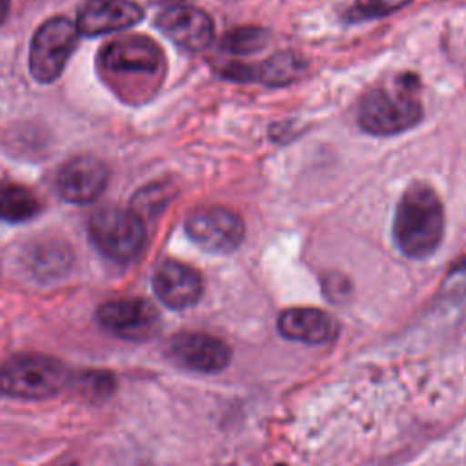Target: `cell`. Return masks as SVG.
<instances>
[{
	"label": "cell",
	"instance_id": "4",
	"mask_svg": "<svg viewBox=\"0 0 466 466\" xmlns=\"http://www.w3.org/2000/svg\"><path fill=\"white\" fill-rule=\"evenodd\" d=\"M89 237L106 257L129 262L144 248V218L133 209L104 208L91 217Z\"/></svg>",
	"mask_w": 466,
	"mask_h": 466
},
{
	"label": "cell",
	"instance_id": "11",
	"mask_svg": "<svg viewBox=\"0 0 466 466\" xmlns=\"http://www.w3.org/2000/svg\"><path fill=\"white\" fill-rule=\"evenodd\" d=\"M153 289L162 304L171 309L195 306L204 291L202 275L178 260H164L153 273Z\"/></svg>",
	"mask_w": 466,
	"mask_h": 466
},
{
	"label": "cell",
	"instance_id": "16",
	"mask_svg": "<svg viewBox=\"0 0 466 466\" xmlns=\"http://www.w3.org/2000/svg\"><path fill=\"white\" fill-rule=\"evenodd\" d=\"M24 262L27 271L40 279H58L71 266V253L66 244L58 240H42L27 246L24 253Z\"/></svg>",
	"mask_w": 466,
	"mask_h": 466
},
{
	"label": "cell",
	"instance_id": "15",
	"mask_svg": "<svg viewBox=\"0 0 466 466\" xmlns=\"http://www.w3.org/2000/svg\"><path fill=\"white\" fill-rule=\"evenodd\" d=\"M277 329L288 340L319 346L335 339L339 324L322 309L289 308L279 315Z\"/></svg>",
	"mask_w": 466,
	"mask_h": 466
},
{
	"label": "cell",
	"instance_id": "24",
	"mask_svg": "<svg viewBox=\"0 0 466 466\" xmlns=\"http://www.w3.org/2000/svg\"><path fill=\"white\" fill-rule=\"evenodd\" d=\"M158 4H164L166 7H171V5H180L184 0H157Z\"/></svg>",
	"mask_w": 466,
	"mask_h": 466
},
{
	"label": "cell",
	"instance_id": "13",
	"mask_svg": "<svg viewBox=\"0 0 466 466\" xmlns=\"http://www.w3.org/2000/svg\"><path fill=\"white\" fill-rule=\"evenodd\" d=\"M100 60L106 69L115 73H155L162 66V49L142 35L122 36L102 49Z\"/></svg>",
	"mask_w": 466,
	"mask_h": 466
},
{
	"label": "cell",
	"instance_id": "8",
	"mask_svg": "<svg viewBox=\"0 0 466 466\" xmlns=\"http://www.w3.org/2000/svg\"><path fill=\"white\" fill-rule=\"evenodd\" d=\"M167 353L178 366L198 373H218L231 360V348L222 339L200 331L177 333Z\"/></svg>",
	"mask_w": 466,
	"mask_h": 466
},
{
	"label": "cell",
	"instance_id": "7",
	"mask_svg": "<svg viewBox=\"0 0 466 466\" xmlns=\"http://www.w3.org/2000/svg\"><path fill=\"white\" fill-rule=\"evenodd\" d=\"M98 324L109 333L126 340L151 339L160 328V315L157 308L138 297L113 299L96 309Z\"/></svg>",
	"mask_w": 466,
	"mask_h": 466
},
{
	"label": "cell",
	"instance_id": "25",
	"mask_svg": "<svg viewBox=\"0 0 466 466\" xmlns=\"http://www.w3.org/2000/svg\"><path fill=\"white\" fill-rule=\"evenodd\" d=\"M58 466H76L75 462H66V464H58Z\"/></svg>",
	"mask_w": 466,
	"mask_h": 466
},
{
	"label": "cell",
	"instance_id": "20",
	"mask_svg": "<svg viewBox=\"0 0 466 466\" xmlns=\"http://www.w3.org/2000/svg\"><path fill=\"white\" fill-rule=\"evenodd\" d=\"M411 0H359L353 4L348 13L344 15L350 22H364V20H375L388 16L395 13L397 9L404 7Z\"/></svg>",
	"mask_w": 466,
	"mask_h": 466
},
{
	"label": "cell",
	"instance_id": "5",
	"mask_svg": "<svg viewBox=\"0 0 466 466\" xmlns=\"http://www.w3.org/2000/svg\"><path fill=\"white\" fill-rule=\"evenodd\" d=\"M76 24L66 16L49 18L33 35L29 47V71L35 80L49 84L60 76L78 44Z\"/></svg>",
	"mask_w": 466,
	"mask_h": 466
},
{
	"label": "cell",
	"instance_id": "6",
	"mask_svg": "<svg viewBox=\"0 0 466 466\" xmlns=\"http://www.w3.org/2000/svg\"><path fill=\"white\" fill-rule=\"evenodd\" d=\"M186 235L204 251L228 255L244 240L242 218L224 206H200L184 220Z\"/></svg>",
	"mask_w": 466,
	"mask_h": 466
},
{
	"label": "cell",
	"instance_id": "26",
	"mask_svg": "<svg viewBox=\"0 0 466 466\" xmlns=\"http://www.w3.org/2000/svg\"><path fill=\"white\" fill-rule=\"evenodd\" d=\"M277 466H286V464H277Z\"/></svg>",
	"mask_w": 466,
	"mask_h": 466
},
{
	"label": "cell",
	"instance_id": "18",
	"mask_svg": "<svg viewBox=\"0 0 466 466\" xmlns=\"http://www.w3.org/2000/svg\"><path fill=\"white\" fill-rule=\"evenodd\" d=\"M269 42V31L258 25H242L228 31L218 44L220 53L226 55H251L264 49Z\"/></svg>",
	"mask_w": 466,
	"mask_h": 466
},
{
	"label": "cell",
	"instance_id": "19",
	"mask_svg": "<svg viewBox=\"0 0 466 466\" xmlns=\"http://www.w3.org/2000/svg\"><path fill=\"white\" fill-rule=\"evenodd\" d=\"M69 382H75L78 393H82L87 399H96V400H102V399L109 397L115 390V384H116L115 377L107 371H102V370L82 371L75 379L71 377Z\"/></svg>",
	"mask_w": 466,
	"mask_h": 466
},
{
	"label": "cell",
	"instance_id": "10",
	"mask_svg": "<svg viewBox=\"0 0 466 466\" xmlns=\"http://www.w3.org/2000/svg\"><path fill=\"white\" fill-rule=\"evenodd\" d=\"M306 69L308 62L300 55L293 51H280L253 66L237 62L220 64L218 73L233 82H260L269 87H282L297 82Z\"/></svg>",
	"mask_w": 466,
	"mask_h": 466
},
{
	"label": "cell",
	"instance_id": "22",
	"mask_svg": "<svg viewBox=\"0 0 466 466\" xmlns=\"http://www.w3.org/2000/svg\"><path fill=\"white\" fill-rule=\"evenodd\" d=\"M322 289L324 295L331 300V302H342L346 300V297H350L351 293V284L350 280L340 275V273H328L322 279Z\"/></svg>",
	"mask_w": 466,
	"mask_h": 466
},
{
	"label": "cell",
	"instance_id": "1",
	"mask_svg": "<svg viewBox=\"0 0 466 466\" xmlns=\"http://www.w3.org/2000/svg\"><path fill=\"white\" fill-rule=\"evenodd\" d=\"M393 240L408 258H426L437 251L444 235V208L437 191L413 180L400 195L393 217Z\"/></svg>",
	"mask_w": 466,
	"mask_h": 466
},
{
	"label": "cell",
	"instance_id": "3",
	"mask_svg": "<svg viewBox=\"0 0 466 466\" xmlns=\"http://www.w3.org/2000/svg\"><path fill=\"white\" fill-rule=\"evenodd\" d=\"M71 380L67 366L44 353H16L0 364V391L16 399H47Z\"/></svg>",
	"mask_w": 466,
	"mask_h": 466
},
{
	"label": "cell",
	"instance_id": "17",
	"mask_svg": "<svg viewBox=\"0 0 466 466\" xmlns=\"http://www.w3.org/2000/svg\"><path fill=\"white\" fill-rule=\"evenodd\" d=\"M36 197L24 186H0V218L5 222H24L38 213Z\"/></svg>",
	"mask_w": 466,
	"mask_h": 466
},
{
	"label": "cell",
	"instance_id": "23",
	"mask_svg": "<svg viewBox=\"0 0 466 466\" xmlns=\"http://www.w3.org/2000/svg\"><path fill=\"white\" fill-rule=\"evenodd\" d=\"M9 13V0H0V24L5 20Z\"/></svg>",
	"mask_w": 466,
	"mask_h": 466
},
{
	"label": "cell",
	"instance_id": "2",
	"mask_svg": "<svg viewBox=\"0 0 466 466\" xmlns=\"http://www.w3.org/2000/svg\"><path fill=\"white\" fill-rule=\"evenodd\" d=\"M417 89L413 73L399 75L393 86L371 87L357 104L359 127L373 137H393L415 127L424 116Z\"/></svg>",
	"mask_w": 466,
	"mask_h": 466
},
{
	"label": "cell",
	"instance_id": "21",
	"mask_svg": "<svg viewBox=\"0 0 466 466\" xmlns=\"http://www.w3.org/2000/svg\"><path fill=\"white\" fill-rule=\"evenodd\" d=\"M169 187L164 184H155L149 186L146 189H142L137 198H135V213H138L140 217L149 215V213H157L158 209H162L166 206V202L171 198L169 197Z\"/></svg>",
	"mask_w": 466,
	"mask_h": 466
},
{
	"label": "cell",
	"instance_id": "9",
	"mask_svg": "<svg viewBox=\"0 0 466 466\" xmlns=\"http://www.w3.org/2000/svg\"><path fill=\"white\" fill-rule=\"evenodd\" d=\"M157 27L164 33L178 49L187 53H198L206 49L213 40L211 16L191 5H171L157 16Z\"/></svg>",
	"mask_w": 466,
	"mask_h": 466
},
{
	"label": "cell",
	"instance_id": "14",
	"mask_svg": "<svg viewBox=\"0 0 466 466\" xmlns=\"http://www.w3.org/2000/svg\"><path fill=\"white\" fill-rule=\"evenodd\" d=\"M142 7L133 0H87L76 15V29L87 36L107 35L138 24Z\"/></svg>",
	"mask_w": 466,
	"mask_h": 466
},
{
	"label": "cell",
	"instance_id": "12",
	"mask_svg": "<svg viewBox=\"0 0 466 466\" xmlns=\"http://www.w3.org/2000/svg\"><path fill=\"white\" fill-rule=\"evenodd\" d=\"M107 184V167L95 157L78 155L67 160L56 175V191L73 204L93 202Z\"/></svg>",
	"mask_w": 466,
	"mask_h": 466
}]
</instances>
